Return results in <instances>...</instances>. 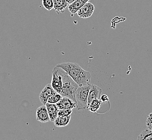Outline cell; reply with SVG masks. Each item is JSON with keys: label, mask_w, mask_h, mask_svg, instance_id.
<instances>
[{"label": "cell", "mask_w": 152, "mask_h": 140, "mask_svg": "<svg viewBox=\"0 0 152 140\" xmlns=\"http://www.w3.org/2000/svg\"><path fill=\"white\" fill-rule=\"evenodd\" d=\"M56 66L64 70L79 86L90 84L91 73L83 69L79 65L74 63H64L57 65Z\"/></svg>", "instance_id": "obj_1"}, {"label": "cell", "mask_w": 152, "mask_h": 140, "mask_svg": "<svg viewBox=\"0 0 152 140\" xmlns=\"http://www.w3.org/2000/svg\"><path fill=\"white\" fill-rule=\"evenodd\" d=\"M59 71L61 73L63 79V88L61 94L62 96L70 98L76 102V91L79 88V85L73 80L64 70L59 68Z\"/></svg>", "instance_id": "obj_2"}, {"label": "cell", "mask_w": 152, "mask_h": 140, "mask_svg": "<svg viewBox=\"0 0 152 140\" xmlns=\"http://www.w3.org/2000/svg\"><path fill=\"white\" fill-rule=\"evenodd\" d=\"M91 84L79 86L76 93V101L77 109L79 111L87 109L88 107V96Z\"/></svg>", "instance_id": "obj_3"}, {"label": "cell", "mask_w": 152, "mask_h": 140, "mask_svg": "<svg viewBox=\"0 0 152 140\" xmlns=\"http://www.w3.org/2000/svg\"><path fill=\"white\" fill-rule=\"evenodd\" d=\"M51 86L56 92L61 94L63 88V79L61 73L59 71V68L55 66L52 71Z\"/></svg>", "instance_id": "obj_4"}, {"label": "cell", "mask_w": 152, "mask_h": 140, "mask_svg": "<svg viewBox=\"0 0 152 140\" xmlns=\"http://www.w3.org/2000/svg\"><path fill=\"white\" fill-rule=\"evenodd\" d=\"M56 93L57 92H56L55 90L53 88L51 84H48L41 91L39 96V99L43 105H45L50 96H52Z\"/></svg>", "instance_id": "obj_5"}, {"label": "cell", "mask_w": 152, "mask_h": 140, "mask_svg": "<svg viewBox=\"0 0 152 140\" xmlns=\"http://www.w3.org/2000/svg\"><path fill=\"white\" fill-rule=\"evenodd\" d=\"M95 7L92 3L87 2L77 12V14L79 18H87L92 16L94 11Z\"/></svg>", "instance_id": "obj_6"}, {"label": "cell", "mask_w": 152, "mask_h": 140, "mask_svg": "<svg viewBox=\"0 0 152 140\" xmlns=\"http://www.w3.org/2000/svg\"><path fill=\"white\" fill-rule=\"evenodd\" d=\"M59 109H68L77 108V103L70 98L63 96L59 102L56 104Z\"/></svg>", "instance_id": "obj_7"}, {"label": "cell", "mask_w": 152, "mask_h": 140, "mask_svg": "<svg viewBox=\"0 0 152 140\" xmlns=\"http://www.w3.org/2000/svg\"><path fill=\"white\" fill-rule=\"evenodd\" d=\"M36 120L42 123L48 122L50 121V117L45 105H43L36 109Z\"/></svg>", "instance_id": "obj_8"}, {"label": "cell", "mask_w": 152, "mask_h": 140, "mask_svg": "<svg viewBox=\"0 0 152 140\" xmlns=\"http://www.w3.org/2000/svg\"><path fill=\"white\" fill-rule=\"evenodd\" d=\"M102 93V90L101 88L97 86L96 85L91 84V88L89 90L88 96V106L90 104V103L94 99H100Z\"/></svg>", "instance_id": "obj_9"}, {"label": "cell", "mask_w": 152, "mask_h": 140, "mask_svg": "<svg viewBox=\"0 0 152 140\" xmlns=\"http://www.w3.org/2000/svg\"><path fill=\"white\" fill-rule=\"evenodd\" d=\"M45 106L47 107L48 114L50 117V121L53 122L55 120H56V118L58 116V114L59 109L56 104L47 102Z\"/></svg>", "instance_id": "obj_10"}, {"label": "cell", "mask_w": 152, "mask_h": 140, "mask_svg": "<svg viewBox=\"0 0 152 140\" xmlns=\"http://www.w3.org/2000/svg\"><path fill=\"white\" fill-rule=\"evenodd\" d=\"M89 0H76L73 2L69 4L68 9L71 15H75L77 13L79 9L82 8L85 3L88 2Z\"/></svg>", "instance_id": "obj_11"}, {"label": "cell", "mask_w": 152, "mask_h": 140, "mask_svg": "<svg viewBox=\"0 0 152 140\" xmlns=\"http://www.w3.org/2000/svg\"><path fill=\"white\" fill-rule=\"evenodd\" d=\"M53 9L55 11L59 14L63 13L65 10L68 7L69 3L67 0H53Z\"/></svg>", "instance_id": "obj_12"}, {"label": "cell", "mask_w": 152, "mask_h": 140, "mask_svg": "<svg viewBox=\"0 0 152 140\" xmlns=\"http://www.w3.org/2000/svg\"><path fill=\"white\" fill-rule=\"evenodd\" d=\"M71 116H58L55 120L54 125L57 127H63L68 125L70 123Z\"/></svg>", "instance_id": "obj_13"}, {"label": "cell", "mask_w": 152, "mask_h": 140, "mask_svg": "<svg viewBox=\"0 0 152 140\" xmlns=\"http://www.w3.org/2000/svg\"><path fill=\"white\" fill-rule=\"evenodd\" d=\"M102 100L100 99H96L92 100L87 107V109L91 111V112H96L99 109L100 107L102 104Z\"/></svg>", "instance_id": "obj_14"}, {"label": "cell", "mask_w": 152, "mask_h": 140, "mask_svg": "<svg viewBox=\"0 0 152 140\" xmlns=\"http://www.w3.org/2000/svg\"><path fill=\"white\" fill-rule=\"evenodd\" d=\"M138 140H152V130L147 128L141 133L137 137Z\"/></svg>", "instance_id": "obj_15"}, {"label": "cell", "mask_w": 152, "mask_h": 140, "mask_svg": "<svg viewBox=\"0 0 152 140\" xmlns=\"http://www.w3.org/2000/svg\"><path fill=\"white\" fill-rule=\"evenodd\" d=\"M62 96L60 93H56V94H53L52 96H50L49 99H48V102L51 103V104H57V102L59 101V100L62 98Z\"/></svg>", "instance_id": "obj_16"}, {"label": "cell", "mask_w": 152, "mask_h": 140, "mask_svg": "<svg viewBox=\"0 0 152 140\" xmlns=\"http://www.w3.org/2000/svg\"><path fill=\"white\" fill-rule=\"evenodd\" d=\"M42 5L45 9L48 11H50L53 9V0H42Z\"/></svg>", "instance_id": "obj_17"}, {"label": "cell", "mask_w": 152, "mask_h": 140, "mask_svg": "<svg viewBox=\"0 0 152 140\" xmlns=\"http://www.w3.org/2000/svg\"><path fill=\"white\" fill-rule=\"evenodd\" d=\"M72 109H59L58 112V116H69L72 113Z\"/></svg>", "instance_id": "obj_18"}, {"label": "cell", "mask_w": 152, "mask_h": 140, "mask_svg": "<svg viewBox=\"0 0 152 140\" xmlns=\"http://www.w3.org/2000/svg\"><path fill=\"white\" fill-rule=\"evenodd\" d=\"M146 125L147 128L152 130V113L147 116L146 120Z\"/></svg>", "instance_id": "obj_19"}, {"label": "cell", "mask_w": 152, "mask_h": 140, "mask_svg": "<svg viewBox=\"0 0 152 140\" xmlns=\"http://www.w3.org/2000/svg\"><path fill=\"white\" fill-rule=\"evenodd\" d=\"M100 100H102V102L106 103V102H108V101H109V98H108V96L107 95L103 94L100 97Z\"/></svg>", "instance_id": "obj_20"}, {"label": "cell", "mask_w": 152, "mask_h": 140, "mask_svg": "<svg viewBox=\"0 0 152 140\" xmlns=\"http://www.w3.org/2000/svg\"><path fill=\"white\" fill-rule=\"evenodd\" d=\"M75 1H76V0H67V2L69 3V4H71V3H72V2H73Z\"/></svg>", "instance_id": "obj_21"}]
</instances>
